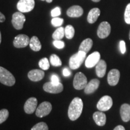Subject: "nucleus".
<instances>
[{"label":"nucleus","mask_w":130,"mask_h":130,"mask_svg":"<svg viewBox=\"0 0 130 130\" xmlns=\"http://www.w3.org/2000/svg\"><path fill=\"white\" fill-rule=\"evenodd\" d=\"M120 78V72L116 69H111L108 72V77H107V81L109 85L111 86H115L118 84Z\"/></svg>","instance_id":"nucleus-14"},{"label":"nucleus","mask_w":130,"mask_h":130,"mask_svg":"<svg viewBox=\"0 0 130 130\" xmlns=\"http://www.w3.org/2000/svg\"><path fill=\"white\" fill-rule=\"evenodd\" d=\"M125 21L127 24H130V3L126 6L124 13Z\"/></svg>","instance_id":"nucleus-30"},{"label":"nucleus","mask_w":130,"mask_h":130,"mask_svg":"<svg viewBox=\"0 0 130 130\" xmlns=\"http://www.w3.org/2000/svg\"><path fill=\"white\" fill-rule=\"evenodd\" d=\"M63 21L64 20L62 18H60L58 17L53 18L51 20V24L54 27H60L63 24Z\"/></svg>","instance_id":"nucleus-31"},{"label":"nucleus","mask_w":130,"mask_h":130,"mask_svg":"<svg viewBox=\"0 0 130 130\" xmlns=\"http://www.w3.org/2000/svg\"><path fill=\"white\" fill-rule=\"evenodd\" d=\"M51 82L54 85H58L60 83V81L59 77L56 74L52 75L51 77Z\"/></svg>","instance_id":"nucleus-34"},{"label":"nucleus","mask_w":130,"mask_h":130,"mask_svg":"<svg viewBox=\"0 0 130 130\" xmlns=\"http://www.w3.org/2000/svg\"><path fill=\"white\" fill-rule=\"evenodd\" d=\"M83 108V102L81 98H75L70 104L68 108V117L71 121L78 119L81 116Z\"/></svg>","instance_id":"nucleus-1"},{"label":"nucleus","mask_w":130,"mask_h":130,"mask_svg":"<svg viewBox=\"0 0 130 130\" xmlns=\"http://www.w3.org/2000/svg\"><path fill=\"white\" fill-rule=\"evenodd\" d=\"M107 70L106 62L103 60H100V61L96 65V74L100 78L104 77Z\"/></svg>","instance_id":"nucleus-20"},{"label":"nucleus","mask_w":130,"mask_h":130,"mask_svg":"<svg viewBox=\"0 0 130 130\" xmlns=\"http://www.w3.org/2000/svg\"><path fill=\"white\" fill-rule=\"evenodd\" d=\"M44 72L40 69H33L28 73V78L32 81L42 80L44 77Z\"/></svg>","instance_id":"nucleus-16"},{"label":"nucleus","mask_w":130,"mask_h":130,"mask_svg":"<svg viewBox=\"0 0 130 130\" xmlns=\"http://www.w3.org/2000/svg\"><path fill=\"white\" fill-rule=\"evenodd\" d=\"M87 84V79L85 75L82 72H78L74 77L73 85L74 88L77 90L84 89Z\"/></svg>","instance_id":"nucleus-4"},{"label":"nucleus","mask_w":130,"mask_h":130,"mask_svg":"<svg viewBox=\"0 0 130 130\" xmlns=\"http://www.w3.org/2000/svg\"><path fill=\"white\" fill-rule=\"evenodd\" d=\"M119 47H120V50H121V53L123 54L125 53L126 52V44L125 42L123 40H121L119 42Z\"/></svg>","instance_id":"nucleus-35"},{"label":"nucleus","mask_w":130,"mask_h":130,"mask_svg":"<svg viewBox=\"0 0 130 130\" xmlns=\"http://www.w3.org/2000/svg\"><path fill=\"white\" fill-rule=\"evenodd\" d=\"M39 67L41 68L42 70L46 71V70L49 69L50 66V64L48 58L44 57L42 58V59H40V61H39Z\"/></svg>","instance_id":"nucleus-27"},{"label":"nucleus","mask_w":130,"mask_h":130,"mask_svg":"<svg viewBox=\"0 0 130 130\" xmlns=\"http://www.w3.org/2000/svg\"><path fill=\"white\" fill-rule=\"evenodd\" d=\"M111 32V26L108 22L104 21L99 25L97 30L98 36L100 39H105L110 35Z\"/></svg>","instance_id":"nucleus-9"},{"label":"nucleus","mask_w":130,"mask_h":130,"mask_svg":"<svg viewBox=\"0 0 130 130\" xmlns=\"http://www.w3.org/2000/svg\"><path fill=\"white\" fill-rule=\"evenodd\" d=\"M113 105V100L109 96H104L97 104V108L101 111H108Z\"/></svg>","instance_id":"nucleus-5"},{"label":"nucleus","mask_w":130,"mask_h":130,"mask_svg":"<svg viewBox=\"0 0 130 130\" xmlns=\"http://www.w3.org/2000/svg\"><path fill=\"white\" fill-rule=\"evenodd\" d=\"M101 55L98 51L93 52L87 57L85 61L86 67L87 68H92L95 66L100 60Z\"/></svg>","instance_id":"nucleus-11"},{"label":"nucleus","mask_w":130,"mask_h":130,"mask_svg":"<svg viewBox=\"0 0 130 130\" xmlns=\"http://www.w3.org/2000/svg\"><path fill=\"white\" fill-rule=\"evenodd\" d=\"M65 36L64 28L61 27L56 29V30L53 32V38L54 40H61Z\"/></svg>","instance_id":"nucleus-24"},{"label":"nucleus","mask_w":130,"mask_h":130,"mask_svg":"<svg viewBox=\"0 0 130 130\" xmlns=\"http://www.w3.org/2000/svg\"><path fill=\"white\" fill-rule=\"evenodd\" d=\"M129 40H130V31H129Z\"/></svg>","instance_id":"nucleus-42"},{"label":"nucleus","mask_w":130,"mask_h":130,"mask_svg":"<svg viewBox=\"0 0 130 130\" xmlns=\"http://www.w3.org/2000/svg\"><path fill=\"white\" fill-rule=\"evenodd\" d=\"M41 1H45V0H41Z\"/></svg>","instance_id":"nucleus-43"},{"label":"nucleus","mask_w":130,"mask_h":130,"mask_svg":"<svg viewBox=\"0 0 130 130\" xmlns=\"http://www.w3.org/2000/svg\"><path fill=\"white\" fill-rule=\"evenodd\" d=\"M113 130H125V129L122 125H118L116 127H115Z\"/></svg>","instance_id":"nucleus-38"},{"label":"nucleus","mask_w":130,"mask_h":130,"mask_svg":"<svg viewBox=\"0 0 130 130\" xmlns=\"http://www.w3.org/2000/svg\"><path fill=\"white\" fill-rule=\"evenodd\" d=\"M43 89L48 93H59L63 90V86L61 83L58 85H54L51 82H48L43 84Z\"/></svg>","instance_id":"nucleus-12"},{"label":"nucleus","mask_w":130,"mask_h":130,"mask_svg":"<svg viewBox=\"0 0 130 130\" xmlns=\"http://www.w3.org/2000/svg\"><path fill=\"white\" fill-rule=\"evenodd\" d=\"M51 110V104L48 101L43 102L37 108L36 110V115L39 118H43L48 115Z\"/></svg>","instance_id":"nucleus-8"},{"label":"nucleus","mask_w":130,"mask_h":130,"mask_svg":"<svg viewBox=\"0 0 130 130\" xmlns=\"http://www.w3.org/2000/svg\"><path fill=\"white\" fill-rule=\"evenodd\" d=\"M92 46H93V40L90 38H87L81 42L79 47V51H83L87 54L91 50Z\"/></svg>","instance_id":"nucleus-22"},{"label":"nucleus","mask_w":130,"mask_h":130,"mask_svg":"<svg viewBox=\"0 0 130 130\" xmlns=\"http://www.w3.org/2000/svg\"><path fill=\"white\" fill-rule=\"evenodd\" d=\"M9 115V112L7 109L0 110V124L4 122L7 119Z\"/></svg>","instance_id":"nucleus-29"},{"label":"nucleus","mask_w":130,"mask_h":130,"mask_svg":"<svg viewBox=\"0 0 130 130\" xmlns=\"http://www.w3.org/2000/svg\"><path fill=\"white\" fill-rule=\"evenodd\" d=\"M63 74L64 77H69L71 75V72L68 68H64L63 70Z\"/></svg>","instance_id":"nucleus-36"},{"label":"nucleus","mask_w":130,"mask_h":130,"mask_svg":"<svg viewBox=\"0 0 130 130\" xmlns=\"http://www.w3.org/2000/svg\"><path fill=\"white\" fill-rule=\"evenodd\" d=\"M15 78L7 69L0 66V83L7 86H13L15 84Z\"/></svg>","instance_id":"nucleus-3"},{"label":"nucleus","mask_w":130,"mask_h":130,"mask_svg":"<svg viewBox=\"0 0 130 130\" xmlns=\"http://www.w3.org/2000/svg\"><path fill=\"white\" fill-rule=\"evenodd\" d=\"M30 39L25 35H19L14 37L13 45L17 48H25L30 43Z\"/></svg>","instance_id":"nucleus-10"},{"label":"nucleus","mask_w":130,"mask_h":130,"mask_svg":"<svg viewBox=\"0 0 130 130\" xmlns=\"http://www.w3.org/2000/svg\"><path fill=\"white\" fill-rule=\"evenodd\" d=\"M120 114L122 119L125 122L130 121V105L128 104H123L122 105L120 110Z\"/></svg>","instance_id":"nucleus-19"},{"label":"nucleus","mask_w":130,"mask_h":130,"mask_svg":"<svg viewBox=\"0 0 130 130\" xmlns=\"http://www.w3.org/2000/svg\"><path fill=\"white\" fill-rule=\"evenodd\" d=\"M101 11L98 8H93L91 9L87 16V21L89 24H93L97 21L100 16Z\"/></svg>","instance_id":"nucleus-21"},{"label":"nucleus","mask_w":130,"mask_h":130,"mask_svg":"<svg viewBox=\"0 0 130 130\" xmlns=\"http://www.w3.org/2000/svg\"><path fill=\"white\" fill-rule=\"evenodd\" d=\"M86 57V53L83 51L78 52L72 55L69 59V67L72 69H77L84 62Z\"/></svg>","instance_id":"nucleus-2"},{"label":"nucleus","mask_w":130,"mask_h":130,"mask_svg":"<svg viewBox=\"0 0 130 130\" xmlns=\"http://www.w3.org/2000/svg\"><path fill=\"white\" fill-rule=\"evenodd\" d=\"M37 100L35 97H31L26 101L24 104V111L27 114H32L37 109Z\"/></svg>","instance_id":"nucleus-13"},{"label":"nucleus","mask_w":130,"mask_h":130,"mask_svg":"<svg viewBox=\"0 0 130 130\" xmlns=\"http://www.w3.org/2000/svg\"><path fill=\"white\" fill-rule=\"evenodd\" d=\"M30 48L34 51H39L42 48V45L39 38L36 36H32L30 40Z\"/></svg>","instance_id":"nucleus-23"},{"label":"nucleus","mask_w":130,"mask_h":130,"mask_svg":"<svg viewBox=\"0 0 130 130\" xmlns=\"http://www.w3.org/2000/svg\"><path fill=\"white\" fill-rule=\"evenodd\" d=\"M92 1H93V2H95V3H98V2H100L101 0H92Z\"/></svg>","instance_id":"nucleus-40"},{"label":"nucleus","mask_w":130,"mask_h":130,"mask_svg":"<svg viewBox=\"0 0 130 130\" xmlns=\"http://www.w3.org/2000/svg\"><path fill=\"white\" fill-rule=\"evenodd\" d=\"M45 1H46L47 3H52V2H53V0H45Z\"/></svg>","instance_id":"nucleus-39"},{"label":"nucleus","mask_w":130,"mask_h":130,"mask_svg":"<svg viewBox=\"0 0 130 130\" xmlns=\"http://www.w3.org/2000/svg\"><path fill=\"white\" fill-rule=\"evenodd\" d=\"M1 31H0V44H1Z\"/></svg>","instance_id":"nucleus-41"},{"label":"nucleus","mask_w":130,"mask_h":130,"mask_svg":"<svg viewBox=\"0 0 130 130\" xmlns=\"http://www.w3.org/2000/svg\"><path fill=\"white\" fill-rule=\"evenodd\" d=\"M25 20V16L22 12H15L12 15V23L14 28L16 30L22 29Z\"/></svg>","instance_id":"nucleus-7"},{"label":"nucleus","mask_w":130,"mask_h":130,"mask_svg":"<svg viewBox=\"0 0 130 130\" xmlns=\"http://www.w3.org/2000/svg\"><path fill=\"white\" fill-rule=\"evenodd\" d=\"M31 130H48V126L46 123L42 122L34 125Z\"/></svg>","instance_id":"nucleus-28"},{"label":"nucleus","mask_w":130,"mask_h":130,"mask_svg":"<svg viewBox=\"0 0 130 130\" xmlns=\"http://www.w3.org/2000/svg\"><path fill=\"white\" fill-rule=\"evenodd\" d=\"M51 16L53 18L58 17L61 14V9L60 7H56L53 9L51 12Z\"/></svg>","instance_id":"nucleus-32"},{"label":"nucleus","mask_w":130,"mask_h":130,"mask_svg":"<svg viewBox=\"0 0 130 130\" xmlns=\"http://www.w3.org/2000/svg\"><path fill=\"white\" fill-rule=\"evenodd\" d=\"M93 118L96 124L98 126H102L106 123V115L102 111H96L93 115Z\"/></svg>","instance_id":"nucleus-18"},{"label":"nucleus","mask_w":130,"mask_h":130,"mask_svg":"<svg viewBox=\"0 0 130 130\" xmlns=\"http://www.w3.org/2000/svg\"><path fill=\"white\" fill-rule=\"evenodd\" d=\"M35 6V0H19L17 4V9L20 12L27 13L33 10Z\"/></svg>","instance_id":"nucleus-6"},{"label":"nucleus","mask_w":130,"mask_h":130,"mask_svg":"<svg viewBox=\"0 0 130 130\" xmlns=\"http://www.w3.org/2000/svg\"><path fill=\"white\" fill-rule=\"evenodd\" d=\"M50 61L51 65H53V66H56V67L60 66L62 64V62H61L60 58L56 54H52L50 56Z\"/></svg>","instance_id":"nucleus-26"},{"label":"nucleus","mask_w":130,"mask_h":130,"mask_svg":"<svg viewBox=\"0 0 130 130\" xmlns=\"http://www.w3.org/2000/svg\"><path fill=\"white\" fill-rule=\"evenodd\" d=\"M6 20V17L2 13L0 12V22H4Z\"/></svg>","instance_id":"nucleus-37"},{"label":"nucleus","mask_w":130,"mask_h":130,"mask_svg":"<svg viewBox=\"0 0 130 130\" xmlns=\"http://www.w3.org/2000/svg\"><path fill=\"white\" fill-rule=\"evenodd\" d=\"M53 43L54 46L58 49H63L65 46L64 42L61 41V40H54Z\"/></svg>","instance_id":"nucleus-33"},{"label":"nucleus","mask_w":130,"mask_h":130,"mask_svg":"<svg viewBox=\"0 0 130 130\" xmlns=\"http://www.w3.org/2000/svg\"><path fill=\"white\" fill-rule=\"evenodd\" d=\"M83 14V9L79 6H73L68 9L67 15L71 18H78Z\"/></svg>","instance_id":"nucleus-17"},{"label":"nucleus","mask_w":130,"mask_h":130,"mask_svg":"<svg viewBox=\"0 0 130 130\" xmlns=\"http://www.w3.org/2000/svg\"><path fill=\"white\" fill-rule=\"evenodd\" d=\"M100 84V81L98 79H92L90 82L87 83V85L84 88V93L87 95L93 93L98 88Z\"/></svg>","instance_id":"nucleus-15"},{"label":"nucleus","mask_w":130,"mask_h":130,"mask_svg":"<svg viewBox=\"0 0 130 130\" xmlns=\"http://www.w3.org/2000/svg\"><path fill=\"white\" fill-rule=\"evenodd\" d=\"M65 36L68 39H71L74 36L75 30L74 27L71 25H68L64 28Z\"/></svg>","instance_id":"nucleus-25"}]
</instances>
